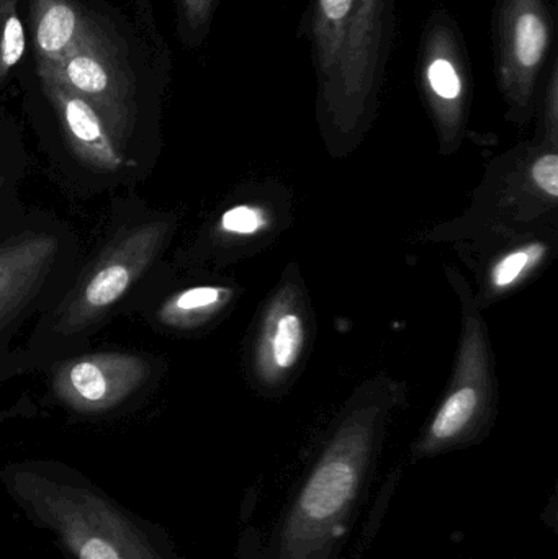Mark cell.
<instances>
[{
	"instance_id": "4",
	"label": "cell",
	"mask_w": 558,
	"mask_h": 559,
	"mask_svg": "<svg viewBox=\"0 0 558 559\" xmlns=\"http://www.w3.org/2000/svg\"><path fill=\"white\" fill-rule=\"evenodd\" d=\"M556 32L550 0H495V75L501 94L520 114L536 100L544 72L557 55Z\"/></svg>"
},
{
	"instance_id": "18",
	"label": "cell",
	"mask_w": 558,
	"mask_h": 559,
	"mask_svg": "<svg viewBox=\"0 0 558 559\" xmlns=\"http://www.w3.org/2000/svg\"><path fill=\"white\" fill-rule=\"evenodd\" d=\"M265 216L256 206L238 205L222 216V229L231 235L249 236L264 228Z\"/></svg>"
},
{
	"instance_id": "17",
	"label": "cell",
	"mask_w": 558,
	"mask_h": 559,
	"mask_svg": "<svg viewBox=\"0 0 558 559\" xmlns=\"http://www.w3.org/2000/svg\"><path fill=\"white\" fill-rule=\"evenodd\" d=\"M215 7L216 0H179L180 23L193 45L205 38Z\"/></svg>"
},
{
	"instance_id": "7",
	"label": "cell",
	"mask_w": 558,
	"mask_h": 559,
	"mask_svg": "<svg viewBox=\"0 0 558 559\" xmlns=\"http://www.w3.org/2000/svg\"><path fill=\"white\" fill-rule=\"evenodd\" d=\"M416 74L426 104L442 128L461 124L472 94V62L458 20L446 9L429 13L419 36Z\"/></svg>"
},
{
	"instance_id": "6",
	"label": "cell",
	"mask_w": 558,
	"mask_h": 559,
	"mask_svg": "<svg viewBox=\"0 0 558 559\" xmlns=\"http://www.w3.org/2000/svg\"><path fill=\"white\" fill-rule=\"evenodd\" d=\"M167 229V223H146L115 241L62 306L56 322L58 331L72 334L84 329L123 298L153 264Z\"/></svg>"
},
{
	"instance_id": "10",
	"label": "cell",
	"mask_w": 558,
	"mask_h": 559,
	"mask_svg": "<svg viewBox=\"0 0 558 559\" xmlns=\"http://www.w3.org/2000/svg\"><path fill=\"white\" fill-rule=\"evenodd\" d=\"M55 236L23 233L0 245V324L32 299L58 255Z\"/></svg>"
},
{
	"instance_id": "5",
	"label": "cell",
	"mask_w": 558,
	"mask_h": 559,
	"mask_svg": "<svg viewBox=\"0 0 558 559\" xmlns=\"http://www.w3.org/2000/svg\"><path fill=\"white\" fill-rule=\"evenodd\" d=\"M38 74L56 79L84 98L104 121L115 146L123 150L136 117L133 79L97 23L91 20L75 48L55 68H38Z\"/></svg>"
},
{
	"instance_id": "19",
	"label": "cell",
	"mask_w": 558,
	"mask_h": 559,
	"mask_svg": "<svg viewBox=\"0 0 558 559\" xmlns=\"http://www.w3.org/2000/svg\"><path fill=\"white\" fill-rule=\"evenodd\" d=\"M533 179L547 195L558 197V156L556 153L539 157L533 166Z\"/></svg>"
},
{
	"instance_id": "2",
	"label": "cell",
	"mask_w": 558,
	"mask_h": 559,
	"mask_svg": "<svg viewBox=\"0 0 558 559\" xmlns=\"http://www.w3.org/2000/svg\"><path fill=\"white\" fill-rule=\"evenodd\" d=\"M373 437L359 423L337 433L278 522L269 559H340L366 496Z\"/></svg>"
},
{
	"instance_id": "3",
	"label": "cell",
	"mask_w": 558,
	"mask_h": 559,
	"mask_svg": "<svg viewBox=\"0 0 558 559\" xmlns=\"http://www.w3.org/2000/svg\"><path fill=\"white\" fill-rule=\"evenodd\" d=\"M13 498L51 528L74 559H166L146 532L95 489L19 473Z\"/></svg>"
},
{
	"instance_id": "1",
	"label": "cell",
	"mask_w": 558,
	"mask_h": 559,
	"mask_svg": "<svg viewBox=\"0 0 558 559\" xmlns=\"http://www.w3.org/2000/svg\"><path fill=\"white\" fill-rule=\"evenodd\" d=\"M304 26L323 117L340 130L360 127L390 68L396 0H310Z\"/></svg>"
},
{
	"instance_id": "8",
	"label": "cell",
	"mask_w": 558,
	"mask_h": 559,
	"mask_svg": "<svg viewBox=\"0 0 558 559\" xmlns=\"http://www.w3.org/2000/svg\"><path fill=\"white\" fill-rule=\"evenodd\" d=\"M150 364L138 355L102 352L64 361L56 371L59 400L79 413H104L140 390Z\"/></svg>"
},
{
	"instance_id": "15",
	"label": "cell",
	"mask_w": 558,
	"mask_h": 559,
	"mask_svg": "<svg viewBox=\"0 0 558 559\" xmlns=\"http://www.w3.org/2000/svg\"><path fill=\"white\" fill-rule=\"evenodd\" d=\"M25 46V32L16 13V0H0V78L19 64Z\"/></svg>"
},
{
	"instance_id": "13",
	"label": "cell",
	"mask_w": 558,
	"mask_h": 559,
	"mask_svg": "<svg viewBox=\"0 0 558 559\" xmlns=\"http://www.w3.org/2000/svg\"><path fill=\"white\" fill-rule=\"evenodd\" d=\"M305 325L297 312L282 311L265 325L261 345V364L265 371L290 370L300 357Z\"/></svg>"
},
{
	"instance_id": "9",
	"label": "cell",
	"mask_w": 558,
	"mask_h": 559,
	"mask_svg": "<svg viewBox=\"0 0 558 559\" xmlns=\"http://www.w3.org/2000/svg\"><path fill=\"white\" fill-rule=\"evenodd\" d=\"M46 97L51 102L61 121L66 141L72 153L98 170H117L123 163L97 111L74 92L59 84L56 79L38 74Z\"/></svg>"
},
{
	"instance_id": "12",
	"label": "cell",
	"mask_w": 558,
	"mask_h": 559,
	"mask_svg": "<svg viewBox=\"0 0 558 559\" xmlns=\"http://www.w3.org/2000/svg\"><path fill=\"white\" fill-rule=\"evenodd\" d=\"M478 404L480 396L475 388L462 386L454 391L436 413L428 437L423 442V452H439L458 442L477 416Z\"/></svg>"
},
{
	"instance_id": "11",
	"label": "cell",
	"mask_w": 558,
	"mask_h": 559,
	"mask_svg": "<svg viewBox=\"0 0 558 559\" xmlns=\"http://www.w3.org/2000/svg\"><path fill=\"white\" fill-rule=\"evenodd\" d=\"M32 10L38 68H55L81 41L91 19L74 0H33Z\"/></svg>"
},
{
	"instance_id": "16",
	"label": "cell",
	"mask_w": 558,
	"mask_h": 559,
	"mask_svg": "<svg viewBox=\"0 0 558 559\" xmlns=\"http://www.w3.org/2000/svg\"><path fill=\"white\" fill-rule=\"evenodd\" d=\"M543 254L544 248L541 245L511 252L495 265L494 271H491V283L497 288H507V286L513 285L534 262L543 258Z\"/></svg>"
},
{
	"instance_id": "14",
	"label": "cell",
	"mask_w": 558,
	"mask_h": 559,
	"mask_svg": "<svg viewBox=\"0 0 558 559\" xmlns=\"http://www.w3.org/2000/svg\"><path fill=\"white\" fill-rule=\"evenodd\" d=\"M228 292L218 286H195L170 296L157 312V319L170 328L199 324L223 305Z\"/></svg>"
}]
</instances>
